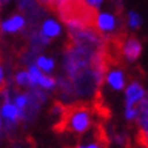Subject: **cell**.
Returning <instances> with one entry per match:
<instances>
[{
	"instance_id": "15",
	"label": "cell",
	"mask_w": 148,
	"mask_h": 148,
	"mask_svg": "<svg viewBox=\"0 0 148 148\" xmlns=\"http://www.w3.org/2000/svg\"><path fill=\"white\" fill-rule=\"evenodd\" d=\"M112 140L120 147H128L129 145V139L124 133H113Z\"/></svg>"
},
{
	"instance_id": "11",
	"label": "cell",
	"mask_w": 148,
	"mask_h": 148,
	"mask_svg": "<svg viewBox=\"0 0 148 148\" xmlns=\"http://www.w3.org/2000/svg\"><path fill=\"white\" fill-rule=\"evenodd\" d=\"M38 87L41 88H44L45 91H52L54 88H57V79L53 76H50V75H42L38 82Z\"/></svg>"
},
{
	"instance_id": "3",
	"label": "cell",
	"mask_w": 148,
	"mask_h": 148,
	"mask_svg": "<svg viewBox=\"0 0 148 148\" xmlns=\"http://www.w3.org/2000/svg\"><path fill=\"white\" fill-rule=\"evenodd\" d=\"M19 10L26 15V21L32 29H36L38 22L44 18V7L37 0H19Z\"/></svg>"
},
{
	"instance_id": "16",
	"label": "cell",
	"mask_w": 148,
	"mask_h": 148,
	"mask_svg": "<svg viewBox=\"0 0 148 148\" xmlns=\"http://www.w3.org/2000/svg\"><path fill=\"white\" fill-rule=\"evenodd\" d=\"M139 116V108H125L124 117L126 121H136Z\"/></svg>"
},
{
	"instance_id": "14",
	"label": "cell",
	"mask_w": 148,
	"mask_h": 148,
	"mask_svg": "<svg viewBox=\"0 0 148 148\" xmlns=\"http://www.w3.org/2000/svg\"><path fill=\"white\" fill-rule=\"evenodd\" d=\"M137 144L141 148H148V129H139L136 136Z\"/></svg>"
},
{
	"instance_id": "12",
	"label": "cell",
	"mask_w": 148,
	"mask_h": 148,
	"mask_svg": "<svg viewBox=\"0 0 148 148\" xmlns=\"http://www.w3.org/2000/svg\"><path fill=\"white\" fill-rule=\"evenodd\" d=\"M27 71H29V76H30V82H32V87L33 86H38V82H40L41 76L44 75V72L37 67L36 63L30 64V65L27 67Z\"/></svg>"
},
{
	"instance_id": "4",
	"label": "cell",
	"mask_w": 148,
	"mask_h": 148,
	"mask_svg": "<svg viewBox=\"0 0 148 148\" xmlns=\"http://www.w3.org/2000/svg\"><path fill=\"white\" fill-rule=\"evenodd\" d=\"M145 94L144 87L139 82H132L125 88V108H137Z\"/></svg>"
},
{
	"instance_id": "7",
	"label": "cell",
	"mask_w": 148,
	"mask_h": 148,
	"mask_svg": "<svg viewBox=\"0 0 148 148\" xmlns=\"http://www.w3.org/2000/svg\"><path fill=\"white\" fill-rule=\"evenodd\" d=\"M137 108H139V116L136 120L137 126L139 129H148V91Z\"/></svg>"
},
{
	"instance_id": "5",
	"label": "cell",
	"mask_w": 148,
	"mask_h": 148,
	"mask_svg": "<svg viewBox=\"0 0 148 148\" xmlns=\"http://www.w3.org/2000/svg\"><path fill=\"white\" fill-rule=\"evenodd\" d=\"M105 82L108 83L113 90L116 91H121L125 88V73L121 68H116V67H110L109 68L108 73H106V79Z\"/></svg>"
},
{
	"instance_id": "6",
	"label": "cell",
	"mask_w": 148,
	"mask_h": 148,
	"mask_svg": "<svg viewBox=\"0 0 148 148\" xmlns=\"http://www.w3.org/2000/svg\"><path fill=\"white\" fill-rule=\"evenodd\" d=\"M26 26L27 21L25 19V16L19 15V14H15V15H11L8 19H5L4 22L1 23V32L7 33V34H15V33L22 32Z\"/></svg>"
},
{
	"instance_id": "17",
	"label": "cell",
	"mask_w": 148,
	"mask_h": 148,
	"mask_svg": "<svg viewBox=\"0 0 148 148\" xmlns=\"http://www.w3.org/2000/svg\"><path fill=\"white\" fill-rule=\"evenodd\" d=\"M87 1H88V3H90L91 5H94V7H97V8H98L99 5L102 4L103 0H87Z\"/></svg>"
},
{
	"instance_id": "1",
	"label": "cell",
	"mask_w": 148,
	"mask_h": 148,
	"mask_svg": "<svg viewBox=\"0 0 148 148\" xmlns=\"http://www.w3.org/2000/svg\"><path fill=\"white\" fill-rule=\"evenodd\" d=\"M53 12L67 27L72 29H97L98 25V8L87 0H57Z\"/></svg>"
},
{
	"instance_id": "8",
	"label": "cell",
	"mask_w": 148,
	"mask_h": 148,
	"mask_svg": "<svg viewBox=\"0 0 148 148\" xmlns=\"http://www.w3.org/2000/svg\"><path fill=\"white\" fill-rule=\"evenodd\" d=\"M41 32H42L44 36H46L48 38L52 40V38H56L57 36H60L61 27L53 19H46V21H44L42 26H41Z\"/></svg>"
},
{
	"instance_id": "2",
	"label": "cell",
	"mask_w": 148,
	"mask_h": 148,
	"mask_svg": "<svg viewBox=\"0 0 148 148\" xmlns=\"http://www.w3.org/2000/svg\"><path fill=\"white\" fill-rule=\"evenodd\" d=\"M92 106L91 103L77 102L67 105L63 117L58 118L54 129L58 132H69L73 135H83L92 125Z\"/></svg>"
},
{
	"instance_id": "13",
	"label": "cell",
	"mask_w": 148,
	"mask_h": 148,
	"mask_svg": "<svg viewBox=\"0 0 148 148\" xmlns=\"http://www.w3.org/2000/svg\"><path fill=\"white\" fill-rule=\"evenodd\" d=\"M126 25L132 29V30H137L141 26V16L135 11H130L126 15Z\"/></svg>"
},
{
	"instance_id": "10",
	"label": "cell",
	"mask_w": 148,
	"mask_h": 148,
	"mask_svg": "<svg viewBox=\"0 0 148 148\" xmlns=\"http://www.w3.org/2000/svg\"><path fill=\"white\" fill-rule=\"evenodd\" d=\"M14 83L16 84V87H21V88H29V87H32V82H30V76H29V71L16 72V75L14 76Z\"/></svg>"
},
{
	"instance_id": "18",
	"label": "cell",
	"mask_w": 148,
	"mask_h": 148,
	"mask_svg": "<svg viewBox=\"0 0 148 148\" xmlns=\"http://www.w3.org/2000/svg\"><path fill=\"white\" fill-rule=\"evenodd\" d=\"M10 1H11V0H1V4H3V5H5V4H8Z\"/></svg>"
},
{
	"instance_id": "9",
	"label": "cell",
	"mask_w": 148,
	"mask_h": 148,
	"mask_svg": "<svg viewBox=\"0 0 148 148\" xmlns=\"http://www.w3.org/2000/svg\"><path fill=\"white\" fill-rule=\"evenodd\" d=\"M36 64L37 67L40 68L42 72H45V73H49L54 69V60L52 57H46V56H42L40 54L36 60Z\"/></svg>"
}]
</instances>
